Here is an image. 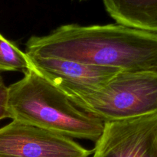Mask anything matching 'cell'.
I'll return each mask as SVG.
<instances>
[{
  "mask_svg": "<svg viewBox=\"0 0 157 157\" xmlns=\"http://www.w3.org/2000/svg\"><path fill=\"white\" fill-rule=\"evenodd\" d=\"M25 53L127 71H157V33L121 24L63 25L48 35L31 37Z\"/></svg>",
  "mask_w": 157,
  "mask_h": 157,
  "instance_id": "cell-1",
  "label": "cell"
},
{
  "mask_svg": "<svg viewBox=\"0 0 157 157\" xmlns=\"http://www.w3.org/2000/svg\"><path fill=\"white\" fill-rule=\"evenodd\" d=\"M10 119L53 133L96 143L104 122L76 105L64 92L31 66L24 77L8 87Z\"/></svg>",
  "mask_w": 157,
  "mask_h": 157,
  "instance_id": "cell-2",
  "label": "cell"
},
{
  "mask_svg": "<svg viewBox=\"0 0 157 157\" xmlns=\"http://www.w3.org/2000/svg\"><path fill=\"white\" fill-rule=\"evenodd\" d=\"M66 94L104 123L156 113L157 71H121L98 90Z\"/></svg>",
  "mask_w": 157,
  "mask_h": 157,
  "instance_id": "cell-3",
  "label": "cell"
},
{
  "mask_svg": "<svg viewBox=\"0 0 157 157\" xmlns=\"http://www.w3.org/2000/svg\"><path fill=\"white\" fill-rule=\"evenodd\" d=\"M93 151L71 138L12 121L0 128V157H89Z\"/></svg>",
  "mask_w": 157,
  "mask_h": 157,
  "instance_id": "cell-4",
  "label": "cell"
},
{
  "mask_svg": "<svg viewBox=\"0 0 157 157\" xmlns=\"http://www.w3.org/2000/svg\"><path fill=\"white\" fill-rule=\"evenodd\" d=\"M93 157H157V113L104 123Z\"/></svg>",
  "mask_w": 157,
  "mask_h": 157,
  "instance_id": "cell-5",
  "label": "cell"
},
{
  "mask_svg": "<svg viewBox=\"0 0 157 157\" xmlns=\"http://www.w3.org/2000/svg\"><path fill=\"white\" fill-rule=\"evenodd\" d=\"M28 56L35 71L65 94L98 90L123 71L61 58Z\"/></svg>",
  "mask_w": 157,
  "mask_h": 157,
  "instance_id": "cell-6",
  "label": "cell"
},
{
  "mask_svg": "<svg viewBox=\"0 0 157 157\" xmlns=\"http://www.w3.org/2000/svg\"><path fill=\"white\" fill-rule=\"evenodd\" d=\"M117 24L157 33V0H102Z\"/></svg>",
  "mask_w": 157,
  "mask_h": 157,
  "instance_id": "cell-7",
  "label": "cell"
},
{
  "mask_svg": "<svg viewBox=\"0 0 157 157\" xmlns=\"http://www.w3.org/2000/svg\"><path fill=\"white\" fill-rule=\"evenodd\" d=\"M32 66L25 52L0 33V71H22Z\"/></svg>",
  "mask_w": 157,
  "mask_h": 157,
  "instance_id": "cell-8",
  "label": "cell"
},
{
  "mask_svg": "<svg viewBox=\"0 0 157 157\" xmlns=\"http://www.w3.org/2000/svg\"><path fill=\"white\" fill-rule=\"evenodd\" d=\"M8 87H6L2 78L0 76V120L10 118L8 109Z\"/></svg>",
  "mask_w": 157,
  "mask_h": 157,
  "instance_id": "cell-9",
  "label": "cell"
},
{
  "mask_svg": "<svg viewBox=\"0 0 157 157\" xmlns=\"http://www.w3.org/2000/svg\"><path fill=\"white\" fill-rule=\"evenodd\" d=\"M78 1H85V0H78Z\"/></svg>",
  "mask_w": 157,
  "mask_h": 157,
  "instance_id": "cell-10",
  "label": "cell"
}]
</instances>
